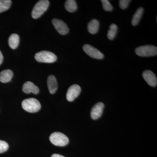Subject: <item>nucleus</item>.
Returning a JSON list of instances; mask_svg holds the SVG:
<instances>
[{
  "mask_svg": "<svg viewBox=\"0 0 157 157\" xmlns=\"http://www.w3.org/2000/svg\"><path fill=\"white\" fill-rule=\"evenodd\" d=\"M22 107L25 111L29 113L38 112L41 109L40 102L35 98L25 99L22 101Z\"/></svg>",
  "mask_w": 157,
  "mask_h": 157,
  "instance_id": "1",
  "label": "nucleus"
},
{
  "mask_svg": "<svg viewBox=\"0 0 157 157\" xmlns=\"http://www.w3.org/2000/svg\"><path fill=\"white\" fill-rule=\"evenodd\" d=\"M49 1L48 0H41L36 4L32 12V17L34 19H37L41 17L48 9L49 6Z\"/></svg>",
  "mask_w": 157,
  "mask_h": 157,
  "instance_id": "2",
  "label": "nucleus"
},
{
  "mask_svg": "<svg viewBox=\"0 0 157 157\" xmlns=\"http://www.w3.org/2000/svg\"><path fill=\"white\" fill-rule=\"evenodd\" d=\"M51 143L57 146H65L69 143V139L64 134L59 132L52 134L49 137Z\"/></svg>",
  "mask_w": 157,
  "mask_h": 157,
  "instance_id": "3",
  "label": "nucleus"
},
{
  "mask_svg": "<svg viewBox=\"0 0 157 157\" xmlns=\"http://www.w3.org/2000/svg\"><path fill=\"white\" fill-rule=\"evenodd\" d=\"M135 53L138 56L141 57L155 56L157 55V48L154 45H143L136 48Z\"/></svg>",
  "mask_w": 157,
  "mask_h": 157,
  "instance_id": "4",
  "label": "nucleus"
},
{
  "mask_svg": "<svg viewBox=\"0 0 157 157\" xmlns=\"http://www.w3.org/2000/svg\"><path fill=\"white\" fill-rule=\"evenodd\" d=\"M35 58L39 63H52L57 59V56L55 54L47 51H42L36 53Z\"/></svg>",
  "mask_w": 157,
  "mask_h": 157,
  "instance_id": "5",
  "label": "nucleus"
},
{
  "mask_svg": "<svg viewBox=\"0 0 157 157\" xmlns=\"http://www.w3.org/2000/svg\"><path fill=\"white\" fill-rule=\"evenodd\" d=\"M83 49L88 55L93 58L98 59L104 58V55L103 53L91 45L85 44L83 45Z\"/></svg>",
  "mask_w": 157,
  "mask_h": 157,
  "instance_id": "6",
  "label": "nucleus"
},
{
  "mask_svg": "<svg viewBox=\"0 0 157 157\" xmlns=\"http://www.w3.org/2000/svg\"><path fill=\"white\" fill-rule=\"evenodd\" d=\"M52 24L58 32L62 35H66L69 33L67 25L61 20L55 18L52 20Z\"/></svg>",
  "mask_w": 157,
  "mask_h": 157,
  "instance_id": "7",
  "label": "nucleus"
},
{
  "mask_svg": "<svg viewBox=\"0 0 157 157\" xmlns=\"http://www.w3.org/2000/svg\"><path fill=\"white\" fill-rule=\"evenodd\" d=\"M81 91V87L78 85L75 84L71 86L67 92V100L70 102L74 101L79 95Z\"/></svg>",
  "mask_w": 157,
  "mask_h": 157,
  "instance_id": "8",
  "label": "nucleus"
},
{
  "mask_svg": "<svg viewBox=\"0 0 157 157\" xmlns=\"http://www.w3.org/2000/svg\"><path fill=\"white\" fill-rule=\"evenodd\" d=\"M142 76L149 85L152 87L156 86L157 77L153 72L150 70H145L143 72Z\"/></svg>",
  "mask_w": 157,
  "mask_h": 157,
  "instance_id": "9",
  "label": "nucleus"
},
{
  "mask_svg": "<svg viewBox=\"0 0 157 157\" xmlns=\"http://www.w3.org/2000/svg\"><path fill=\"white\" fill-rule=\"evenodd\" d=\"M104 107V104L100 102L97 103L91 111V117L93 120H97L100 118L103 113Z\"/></svg>",
  "mask_w": 157,
  "mask_h": 157,
  "instance_id": "10",
  "label": "nucleus"
},
{
  "mask_svg": "<svg viewBox=\"0 0 157 157\" xmlns=\"http://www.w3.org/2000/svg\"><path fill=\"white\" fill-rule=\"evenodd\" d=\"M22 90L25 94L33 93L34 94H37L39 93V88L35 85L33 82L28 81L24 84L22 87Z\"/></svg>",
  "mask_w": 157,
  "mask_h": 157,
  "instance_id": "11",
  "label": "nucleus"
},
{
  "mask_svg": "<svg viewBox=\"0 0 157 157\" xmlns=\"http://www.w3.org/2000/svg\"><path fill=\"white\" fill-rule=\"evenodd\" d=\"M47 85L49 92L51 94H54L57 90V82L55 76L53 75H50L48 76L47 79Z\"/></svg>",
  "mask_w": 157,
  "mask_h": 157,
  "instance_id": "12",
  "label": "nucleus"
},
{
  "mask_svg": "<svg viewBox=\"0 0 157 157\" xmlns=\"http://www.w3.org/2000/svg\"><path fill=\"white\" fill-rule=\"evenodd\" d=\"M13 76V73L11 70H3L0 73V81L3 83H6L11 81Z\"/></svg>",
  "mask_w": 157,
  "mask_h": 157,
  "instance_id": "13",
  "label": "nucleus"
},
{
  "mask_svg": "<svg viewBox=\"0 0 157 157\" xmlns=\"http://www.w3.org/2000/svg\"><path fill=\"white\" fill-rule=\"evenodd\" d=\"M99 27H100V23L98 20L92 19L88 24V31L90 34L97 33L99 30Z\"/></svg>",
  "mask_w": 157,
  "mask_h": 157,
  "instance_id": "14",
  "label": "nucleus"
},
{
  "mask_svg": "<svg viewBox=\"0 0 157 157\" xmlns=\"http://www.w3.org/2000/svg\"><path fill=\"white\" fill-rule=\"evenodd\" d=\"M19 42V36L16 34H11L9 39V44L10 48L15 49L18 46Z\"/></svg>",
  "mask_w": 157,
  "mask_h": 157,
  "instance_id": "15",
  "label": "nucleus"
},
{
  "mask_svg": "<svg viewBox=\"0 0 157 157\" xmlns=\"http://www.w3.org/2000/svg\"><path fill=\"white\" fill-rule=\"evenodd\" d=\"M144 11V10L142 7H140V8H138L137 9V11L134 14L133 18H132V25L136 26L138 24L140 19H141V17H142V15H143Z\"/></svg>",
  "mask_w": 157,
  "mask_h": 157,
  "instance_id": "16",
  "label": "nucleus"
},
{
  "mask_svg": "<svg viewBox=\"0 0 157 157\" xmlns=\"http://www.w3.org/2000/svg\"><path fill=\"white\" fill-rule=\"evenodd\" d=\"M65 8L66 10L70 12H73L77 9L76 2L74 0H67L65 4Z\"/></svg>",
  "mask_w": 157,
  "mask_h": 157,
  "instance_id": "17",
  "label": "nucleus"
},
{
  "mask_svg": "<svg viewBox=\"0 0 157 157\" xmlns=\"http://www.w3.org/2000/svg\"><path fill=\"white\" fill-rule=\"evenodd\" d=\"M117 31V26L115 24H112L109 27L107 33V37L109 40H112L115 38Z\"/></svg>",
  "mask_w": 157,
  "mask_h": 157,
  "instance_id": "18",
  "label": "nucleus"
},
{
  "mask_svg": "<svg viewBox=\"0 0 157 157\" xmlns=\"http://www.w3.org/2000/svg\"><path fill=\"white\" fill-rule=\"evenodd\" d=\"M11 4V1L10 0H0V13L8 10Z\"/></svg>",
  "mask_w": 157,
  "mask_h": 157,
  "instance_id": "19",
  "label": "nucleus"
},
{
  "mask_svg": "<svg viewBox=\"0 0 157 157\" xmlns=\"http://www.w3.org/2000/svg\"><path fill=\"white\" fill-rule=\"evenodd\" d=\"M101 2L103 5V7L105 11H112L113 7L108 0H101Z\"/></svg>",
  "mask_w": 157,
  "mask_h": 157,
  "instance_id": "20",
  "label": "nucleus"
},
{
  "mask_svg": "<svg viewBox=\"0 0 157 157\" xmlns=\"http://www.w3.org/2000/svg\"><path fill=\"white\" fill-rule=\"evenodd\" d=\"M9 147V144L6 141L0 140V154L7 151Z\"/></svg>",
  "mask_w": 157,
  "mask_h": 157,
  "instance_id": "21",
  "label": "nucleus"
},
{
  "mask_svg": "<svg viewBox=\"0 0 157 157\" xmlns=\"http://www.w3.org/2000/svg\"><path fill=\"white\" fill-rule=\"evenodd\" d=\"M130 2L131 1L130 0H120L119 1L120 7L122 9H126Z\"/></svg>",
  "mask_w": 157,
  "mask_h": 157,
  "instance_id": "22",
  "label": "nucleus"
},
{
  "mask_svg": "<svg viewBox=\"0 0 157 157\" xmlns=\"http://www.w3.org/2000/svg\"><path fill=\"white\" fill-rule=\"evenodd\" d=\"M3 61V56L2 55V52H1V51H0V65H1V64L2 63Z\"/></svg>",
  "mask_w": 157,
  "mask_h": 157,
  "instance_id": "23",
  "label": "nucleus"
},
{
  "mask_svg": "<svg viewBox=\"0 0 157 157\" xmlns=\"http://www.w3.org/2000/svg\"><path fill=\"white\" fill-rule=\"evenodd\" d=\"M51 157H65L62 155L57 154H55L52 155Z\"/></svg>",
  "mask_w": 157,
  "mask_h": 157,
  "instance_id": "24",
  "label": "nucleus"
}]
</instances>
